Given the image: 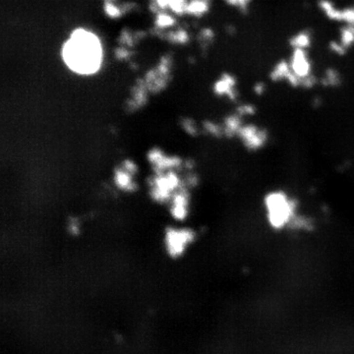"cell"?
<instances>
[{
    "mask_svg": "<svg viewBox=\"0 0 354 354\" xmlns=\"http://www.w3.org/2000/svg\"><path fill=\"white\" fill-rule=\"evenodd\" d=\"M62 56L65 63L74 72L93 74L102 64L103 48L95 35L79 29L65 42Z\"/></svg>",
    "mask_w": 354,
    "mask_h": 354,
    "instance_id": "cell-1",
    "label": "cell"
},
{
    "mask_svg": "<svg viewBox=\"0 0 354 354\" xmlns=\"http://www.w3.org/2000/svg\"><path fill=\"white\" fill-rule=\"evenodd\" d=\"M265 209L268 222L276 228H282L293 221L294 204L291 198L283 192L270 193L265 199Z\"/></svg>",
    "mask_w": 354,
    "mask_h": 354,
    "instance_id": "cell-2",
    "label": "cell"
},
{
    "mask_svg": "<svg viewBox=\"0 0 354 354\" xmlns=\"http://www.w3.org/2000/svg\"><path fill=\"white\" fill-rule=\"evenodd\" d=\"M291 71L302 82L314 75V63L310 56L309 50L293 48L288 56Z\"/></svg>",
    "mask_w": 354,
    "mask_h": 354,
    "instance_id": "cell-3",
    "label": "cell"
},
{
    "mask_svg": "<svg viewBox=\"0 0 354 354\" xmlns=\"http://www.w3.org/2000/svg\"><path fill=\"white\" fill-rule=\"evenodd\" d=\"M269 78L273 82H285L294 88L301 87V81L291 71L287 58H281L275 62L269 72Z\"/></svg>",
    "mask_w": 354,
    "mask_h": 354,
    "instance_id": "cell-4",
    "label": "cell"
},
{
    "mask_svg": "<svg viewBox=\"0 0 354 354\" xmlns=\"http://www.w3.org/2000/svg\"><path fill=\"white\" fill-rule=\"evenodd\" d=\"M194 234L187 229H171L167 234L168 248L172 256H177L183 252L186 245L193 239Z\"/></svg>",
    "mask_w": 354,
    "mask_h": 354,
    "instance_id": "cell-5",
    "label": "cell"
},
{
    "mask_svg": "<svg viewBox=\"0 0 354 354\" xmlns=\"http://www.w3.org/2000/svg\"><path fill=\"white\" fill-rule=\"evenodd\" d=\"M214 91L219 95L234 100L237 97V78L228 72L222 74L214 85Z\"/></svg>",
    "mask_w": 354,
    "mask_h": 354,
    "instance_id": "cell-6",
    "label": "cell"
},
{
    "mask_svg": "<svg viewBox=\"0 0 354 354\" xmlns=\"http://www.w3.org/2000/svg\"><path fill=\"white\" fill-rule=\"evenodd\" d=\"M287 42L291 49L301 48L308 50L313 45L314 36L309 30H300L291 35Z\"/></svg>",
    "mask_w": 354,
    "mask_h": 354,
    "instance_id": "cell-7",
    "label": "cell"
},
{
    "mask_svg": "<svg viewBox=\"0 0 354 354\" xmlns=\"http://www.w3.org/2000/svg\"><path fill=\"white\" fill-rule=\"evenodd\" d=\"M318 9L329 20L335 23H341V8H339L333 0H318Z\"/></svg>",
    "mask_w": 354,
    "mask_h": 354,
    "instance_id": "cell-8",
    "label": "cell"
},
{
    "mask_svg": "<svg viewBox=\"0 0 354 354\" xmlns=\"http://www.w3.org/2000/svg\"><path fill=\"white\" fill-rule=\"evenodd\" d=\"M241 137L244 143L252 148L259 147L262 144V142H264V135L261 133L260 129H257L256 127H252L250 125L242 129Z\"/></svg>",
    "mask_w": 354,
    "mask_h": 354,
    "instance_id": "cell-9",
    "label": "cell"
},
{
    "mask_svg": "<svg viewBox=\"0 0 354 354\" xmlns=\"http://www.w3.org/2000/svg\"><path fill=\"white\" fill-rule=\"evenodd\" d=\"M341 74L335 67H328L324 70L319 82L325 87H337L341 83Z\"/></svg>",
    "mask_w": 354,
    "mask_h": 354,
    "instance_id": "cell-10",
    "label": "cell"
},
{
    "mask_svg": "<svg viewBox=\"0 0 354 354\" xmlns=\"http://www.w3.org/2000/svg\"><path fill=\"white\" fill-rule=\"evenodd\" d=\"M156 196L158 198H165L168 192L177 184V178L174 175H168L157 180Z\"/></svg>",
    "mask_w": 354,
    "mask_h": 354,
    "instance_id": "cell-11",
    "label": "cell"
},
{
    "mask_svg": "<svg viewBox=\"0 0 354 354\" xmlns=\"http://www.w3.org/2000/svg\"><path fill=\"white\" fill-rule=\"evenodd\" d=\"M338 40L348 50L354 45V27L342 24L338 29Z\"/></svg>",
    "mask_w": 354,
    "mask_h": 354,
    "instance_id": "cell-12",
    "label": "cell"
},
{
    "mask_svg": "<svg viewBox=\"0 0 354 354\" xmlns=\"http://www.w3.org/2000/svg\"><path fill=\"white\" fill-rule=\"evenodd\" d=\"M186 209H187V200L185 196L183 195L177 196L174 201V208L172 210L174 217L178 219L184 218L186 215Z\"/></svg>",
    "mask_w": 354,
    "mask_h": 354,
    "instance_id": "cell-13",
    "label": "cell"
},
{
    "mask_svg": "<svg viewBox=\"0 0 354 354\" xmlns=\"http://www.w3.org/2000/svg\"><path fill=\"white\" fill-rule=\"evenodd\" d=\"M328 48L330 52L336 56H345L348 53V49L344 47L338 38H333L328 42Z\"/></svg>",
    "mask_w": 354,
    "mask_h": 354,
    "instance_id": "cell-14",
    "label": "cell"
},
{
    "mask_svg": "<svg viewBox=\"0 0 354 354\" xmlns=\"http://www.w3.org/2000/svg\"><path fill=\"white\" fill-rule=\"evenodd\" d=\"M210 4L208 0H195L190 5V11L197 15H202L208 12Z\"/></svg>",
    "mask_w": 354,
    "mask_h": 354,
    "instance_id": "cell-15",
    "label": "cell"
},
{
    "mask_svg": "<svg viewBox=\"0 0 354 354\" xmlns=\"http://www.w3.org/2000/svg\"><path fill=\"white\" fill-rule=\"evenodd\" d=\"M341 24L354 27V5L341 8Z\"/></svg>",
    "mask_w": 354,
    "mask_h": 354,
    "instance_id": "cell-16",
    "label": "cell"
},
{
    "mask_svg": "<svg viewBox=\"0 0 354 354\" xmlns=\"http://www.w3.org/2000/svg\"><path fill=\"white\" fill-rule=\"evenodd\" d=\"M116 181H117V184L123 188H128L131 185L130 177L128 176L127 172H123V171L117 172Z\"/></svg>",
    "mask_w": 354,
    "mask_h": 354,
    "instance_id": "cell-17",
    "label": "cell"
},
{
    "mask_svg": "<svg viewBox=\"0 0 354 354\" xmlns=\"http://www.w3.org/2000/svg\"><path fill=\"white\" fill-rule=\"evenodd\" d=\"M253 1H254V0H237L236 9L245 14L250 10Z\"/></svg>",
    "mask_w": 354,
    "mask_h": 354,
    "instance_id": "cell-18",
    "label": "cell"
},
{
    "mask_svg": "<svg viewBox=\"0 0 354 354\" xmlns=\"http://www.w3.org/2000/svg\"><path fill=\"white\" fill-rule=\"evenodd\" d=\"M253 90H254V92L257 94H262L266 91V84L264 82H262V81L256 82L255 85H254V87H253Z\"/></svg>",
    "mask_w": 354,
    "mask_h": 354,
    "instance_id": "cell-19",
    "label": "cell"
},
{
    "mask_svg": "<svg viewBox=\"0 0 354 354\" xmlns=\"http://www.w3.org/2000/svg\"><path fill=\"white\" fill-rule=\"evenodd\" d=\"M224 2L231 7L236 8L237 7V0H224Z\"/></svg>",
    "mask_w": 354,
    "mask_h": 354,
    "instance_id": "cell-20",
    "label": "cell"
}]
</instances>
